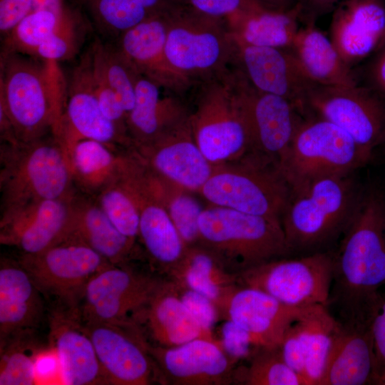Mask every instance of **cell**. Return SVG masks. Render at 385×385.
Here are the masks:
<instances>
[{"label": "cell", "instance_id": "30", "mask_svg": "<svg viewBox=\"0 0 385 385\" xmlns=\"http://www.w3.org/2000/svg\"><path fill=\"white\" fill-rule=\"evenodd\" d=\"M375 379L371 324H341L319 385L374 384Z\"/></svg>", "mask_w": 385, "mask_h": 385}, {"label": "cell", "instance_id": "13", "mask_svg": "<svg viewBox=\"0 0 385 385\" xmlns=\"http://www.w3.org/2000/svg\"><path fill=\"white\" fill-rule=\"evenodd\" d=\"M165 277L110 265L88 283L79 310L83 322H96L137 328L135 319Z\"/></svg>", "mask_w": 385, "mask_h": 385}, {"label": "cell", "instance_id": "36", "mask_svg": "<svg viewBox=\"0 0 385 385\" xmlns=\"http://www.w3.org/2000/svg\"><path fill=\"white\" fill-rule=\"evenodd\" d=\"M144 166L150 188L168 212L186 246L197 245L198 220L204 207L195 196V192Z\"/></svg>", "mask_w": 385, "mask_h": 385}, {"label": "cell", "instance_id": "15", "mask_svg": "<svg viewBox=\"0 0 385 385\" xmlns=\"http://www.w3.org/2000/svg\"><path fill=\"white\" fill-rule=\"evenodd\" d=\"M83 324L107 384H163L158 367L146 347V341L138 329L106 322Z\"/></svg>", "mask_w": 385, "mask_h": 385}, {"label": "cell", "instance_id": "12", "mask_svg": "<svg viewBox=\"0 0 385 385\" xmlns=\"http://www.w3.org/2000/svg\"><path fill=\"white\" fill-rule=\"evenodd\" d=\"M304 115L337 125L371 156L376 148L385 144V98L365 85L314 84L305 98Z\"/></svg>", "mask_w": 385, "mask_h": 385}, {"label": "cell", "instance_id": "54", "mask_svg": "<svg viewBox=\"0 0 385 385\" xmlns=\"http://www.w3.org/2000/svg\"><path fill=\"white\" fill-rule=\"evenodd\" d=\"M265 7L274 10L285 11L295 7L298 0H257Z\"/></svg>", "mask_w": 385, "mask_h": 385}, {"label": "cell", "instance_id": "35", "mask_svg": "<svg viewBox=\"0 0 385 385\" xmlns=\"http://www.w3.org/2000/svg\"><path fill=\"white\" fill-rule=\"evenodd\" d=\"M99 30L117 38L154 16L167 13L181 0H81Z\"/></svg>", "mask_w": 385, "mask_h": 385}, {"label": "cell", "instance_id": "34", "mask_svg": "<svg viewBox=\"0 0 385 385\" xmlns=\"http://www.w3.org/2000/svg\"><path fill=\"white\" fill-rule=\"evenodd\" d=\"M299 22L297 4L285 11L264 7L242 19L231 31L235 38L248 45L289 49Z\"/></svg>", "mask_w": 385, "mask_h": 385}, {"label": "cell", "instance_id": "52", "mask_svg": "<svg viewBox=\"0 0 385 385\" xmlns=\"http://www.w3.org/2000/svg\"><path fill=\"white\" fill-rule=\"evenodd\" d=\"M342 0H298L300 21L315 23L317 19L332 11Z\"/></svg>", "mask_w": 385, "mask_h": 385}, {"label": "cell", "instance_id": "53", "mask_svg": "<svg viewBox=\"0 0 385 385\" xmlns=\"http://www.w3.org/2000/svg\"><path fill=\"white\" fill-rule=\"evenodd\" d=\"M68 9L66 0H32V11H48L61 15Z\"/></svg>", "mask_w": 385, "mask_h": 385}, {"label": "cell", "instance_id": "43", "mask_svg": "<svg viewBox=\"0 0 385 385\" xmlns=\"http://www.w3.org/2000/svg\"><path fill=\"white\" fill-rule=\"evenodd\" d=\"M77 17L73 12L63 25L38 46L34 57L56 62L69 59L77 51Z\"/></svg>", "mask_w": 385, "mask_h": 385}, {"label": "cell", "instance_id": "14", "mask_svg": "<svg viewBox=\"0 0 385 385\" xmlns=\"http://www.w3.org/2000/svg\"><path fill=\"white\" fill-rule=\"evenodd\" d=\"M241 105L251 150L279 165L304 115L289 100L258 91L237 68Z\"/></svg>", "mask_w": 385, "mask_h": 385}, {"label": "cell", "instance_id": "44", "mask_svg": "<svg viewBox=\"0 0 385 385\" xmlns=\"http://www.w3.org/2000/svg\"><path fill=\"white\" fill-rule=\"evenodd\" d=\"M207 15L225 19L230 27L265 6L257 0H181Z\"/></svg>", "mask_w": 385, "mask_h": 385}, {"label": "cell", "instance_id": "1", "mask_svg": "<svg viewBox=\"0 0 385 385\" xmlns=\"http://www.w3.org/2000/svg\"><path fill=\"white\" fill-rule=\"evenodd\" d=\"M385 285V189L362 187L349 225L334 252L326 304L345 326L370 324Z\"/></svg>", "mask_w": 385, "mask_h": 385}, {"label": "cell", "instance_id": "2", "mask_svg": "<svg viewBox=\"0 0 385 385\" xmlns=\"http://www.w3.org/2000/svg\"><path fill=\"white\" fill-rule=\"evenodd\" d=\"M67 82L58 62L1 53L0 108L19 142L56 134L66 102Z\"/></svg>", "mask_w": 385, "mask_h": 385}, {"label": "cell", "instance_id": "40", "mask_svg": "<svg viewBox=\"0 0 385 385\" xmlns=\"http://www.w3.org/2000/svg\"><path fill=\"white\" fill-rule=\"evenodd\" d=\"M89 51L93 66L118 96L128 115L134 105L135 84L139 73L115 45L96 40Z\"/></svg>", "mask_w": 385, "mask_h": 385}, {"label": "cell", "instance_id": "28", "mask_svg": "<svg viewBox=\"0 0 385 385\" xmlns=\"http://www.w3.org/2000/svg\"><path fill=\"white\" fill-rule=\"evenodd\" d=\"M185 97L138 74L134 105L126 119L133 147L155 139L189 116Z\"/></svg>", "mask_w": 385, "mask_h": 385}, {"label": "cell", "instance_id": "9", "mask_svg": "<svg viewBox=\"0 0 385 385\" xmlns=\"http://www.w3.org/2000/svg\"><path fill=\"white\" fill-rule=\"evenodd\" d=\"M198 194L210 205L281 221L291 190L274 164L248 153L215 165Z\"/></svg>", "mask_w": 385, "mask_h": 385}, {"label": "cell", "instance_id": "42", "mask_svg": "<svg viewBox=\"0 0 385 385\" xmlns=\"http://www.w3.org/2000/svg\"><path fill=\"white\" fill-rule=\"evenodd\" d=\"M94 197L114 226L123 235L136 240L139 227L138 207L120 179L105 188Z\"/></svg>", "mask_w": 385, "mask_h": 385}, {"label": "cell", "instance_id": "37", "mask_svg": "<svg viewBox=\"0 0 385 385\" xmlns=\"http://www.w3.org/2000/svg\"><path fill=\"white\" fill-rule=\"evenodd\" d=\"M305 356L304 379L319 385L341 323L325 305L317 304L302 318Z\"/></svg>", "mask_w": 385, "mask_h": 385}, {"label": "cell", "instance_id": "50", "mask_svg": "<svg viewBox=\"0 0 385 385\" xmlns=\"http://www.w3.org/2000/svg\"><path fill=\"white\" fill-rule=\"evenodd\" d=\"M32 11V0H0V33L6 36Z\"/></svg>", "mask_w": 385, "mask_h": 385}, {"label": "cell", "instance_id": "3", "mask_svg": "<svg viewBox=\"0 0 385 385\" xmlns=\"http://www.w3.org/2000/svg\"><path fill=\"white\" fill-rule=\"evenodd\" d=\"M361 189L354 172L317 179L292 193L281 217L290 256L334 250L349 225Z\"/></svg>", "mask_w": 385, "mask_h": 385}, {"label": "cell", "instance_id": "27", "mask_svg": "<svg viewBox=\"0 0 385 385\" xmlns=\"http://www.w3.org/2000/svg\"><path fill=\"white\" fill-rule=\"evenodd\" d=\"M48 317L46 302L19 261L0 262V343L18 334L38 331Z\"/></svg>", "mask_w": 385, "mask_h": 385}, {"label": "cell", "instance_id": "16", "mask_svg": "<svg viewBox=\"0 0 385 385\" xmlns=\"http://www.w3.org/2000/svg\"><path fill=\"white\" fill-rule=\"evenodd\" d=\"M67 153L81 139L95 140L123 149L133 147L128 135L103 114L93 87L88 51L73 70L67 83L66 102L54 135Z\"/></svg>", "mask_w": 385, "mask_h": 385}, {"label": "cell", "instance_id": "41", "mask_svg": "<svg viewBox=\"0 0 385 385\" xmlns=\"http://www.w3.org/2000/svg\"><path fill=\"white\" fill-rule=\"evenodd\" d=\"M73 12L70 8L61 15L48 11H31L3 37L2 52L34 56L38 46L53 35Z\"/></svg>", "mask_w": 385, "mask_h": 385}, {"label": "cell", "instance_id": "48", "mask_svg": "<svg viewBox=\"0 0 385 385\" xmlns=\"http://www.w3.org/2000/svg\"><path fill=\"white\" fill-rule=\"evenodd\" d=\"M302 318L292 323L287 329L279 349L287 365L304 379L305 356Z\"/></svg>", "mask_w": 385, "mask_h": 385}, {"label": "cell", "instance_id": "46", "mask_svg": "<svg viewBox=\"0 0 385 385\" xmlns=\"http://www.w3.org/2000/svg\"><path fill=\"white\" fill-rule=\"evenodd\" d=\"M175 284L181 301L190 313L205 330L213 334L212 329L221 317L217 305L203 294Z\"/></svg>", "mask_w": 385, "mask_h": 385}, {"label": "cell", "instance_id": "29", "mask_svg": "<svg viewBox=\"0 0 385 385\" xmlns=\"http://www.w3.org/2000/svg\"><path fill=\"white\" fill-rule=\"evenodd\" d=\"M68 237L86 244L114 265H128L135 251V240L114 226L93 196L78 190L71 199Z\"/></svg>", "mask_w": 385, "mask_h": 385}, {"label": "cell", "instance_id": "39", "mask_svg": "<svg viewBox=\"0 0 385 385\" xmlns=\"http://www.w3.org/2000/svg\"><path fill=\"white\" fill-rule=\"evenodd\" d=\"M236 366L233 384L243 385H308L284 360L279 346H255L246 359Z\"/></svg>", "mask_w": 385, "mask_h": 385}, {"label": "cell", "instance_id": "19", "mask_svg": "<svg viewBox=\"0 0 385 385\" xmlns=\"http://www.w3.org/2000/svg\"><path fill=\"white\" fill-rule=\"evenodd\" d=\"M314 306H289L260 289L238 284L225 295L218 309L221 317L245 330L255 346L272 347L279 346L290 325Z\"/></svg>", "mask_w": 385, "mask_h": 385}, {"label": "cell", "instance_id": "51", "mask_svg": "<svg viewBox=\"0 0 385 385\" xmlns=\"http://www.w3.org/2000/svg\"><path fill=\"white\" fill-rule=\"evenodd\" d=\"M363 77L365 86L385 98V43L370 57Z\"/></svg>", "mask_w": 385, "mask_h": 385}, {"label": "cell", "instance_id": "5", "mask_svg": "<svg viewBox=\"0 0 385 385\" xmlns=\"http://www.w3.org/2000/svg\"><path fill=\"white\" fill-rule=\"evenodd\" d=\"M189 121L197 145L212 165L237 160L250 152L236 67L195 81Z\"/></svg>", "mask_w": 385, "mask_h": 385}, {"label": "cell", "instance_id": "6", "mask_svg": "<svg viewBox=\"0 0 385 385\" xmlns=\"http://www.w3.org/2000/svg\"><path fill=\"white\" fill-rule=\"evenodd\" d=\"M198 226L197 245L213 252L234 273L291 257L279 220L209 204Z\"/></svg>", "mask_w": 385, "mask_h": 385}, {"label": "cell", "instance_id": "8", "mask_svg": "<svg viewBox=\"0 0 385 385\" xmlns=\"http://www.w3.org/2000/svg\"><path fill=\"white\" fill-rule=\"evenodd\" d=\"M371 158L337 125L317 116L305 115L279 170L292 194L317 179L354 173Z\"/></svg>", "mask_w": 385, "mask_h": 385}, {"label": "cell", "instance_id": "38", "mask_svg": "<svg viewBox=\"0 0 385 385\" xmlns=\"http://www.w3.org/2000/svg\"><path fill=\"white\" fill-rule=\"evenodd\" d=\"M45 348L37 331L24 332L0 343V385L34 384L36 364Z\"/></svg>", "mask_w": 385, "mask_h": 385}, {"label": "cell", "instance_id": "33", "mask_svg": "<svg viewBox=\"0 0 385 385\" xmlns=\"http://www.w3.org/2000/svg\"><path fill=\"white\" fill-rule=\"evenodd\" d=\"M165 277L208 297L217 308L225 295L239 284L238 274L227 270L213 252L200 245L187 247Z\"/></svg>", "mask_w": 385, "mask_h": 385}, {"label": "cell", "instance_id": "21", "mask_svg": "<svg viewBox=\"0 0 385 385\" xmlns=\"http://www.w3.org/2000/svg\"><path fill=\"white\" fill-rule=\"evenodd\" d=\"M122 181L138 207V237L145 250L151 266L160 274L166 276L182 258L188 246L150 188L143 170L133 171Z\"/></svg>", "mask_w": 385, "mask_h": 385}, {"label": "cell", "instance_id": "24", "mask_svg": "<svg viewBox=\"0 0 385 385\" xmlns=\"http://www.w3.org/2000/svg\"><path fill=\"white\" fill-rule=\"evenodd\" d=\"M168 12L123 31L115 46L139 74L185 97L194 83L170 64L165 53Z\"/></svg>", "mask_w": 385, "mask_h": 385}, {"label": "cell", "instance_id": "18", "mask_svg": "<svg viewBox=\"0 0 385 385\" xmlns=\"http://www.w3.org/2000/svg\"><path fill=\"white\" fill-rule=\"evenodd\" d=\"M133 149L152 172L195 193L215 167L197 145L189 116L152 141Z\"/></svg>", "mask_w": 385, "mask_h": 385}, {"label": "cell", "instance_id": "4", "mask_svg": "<svg viewBox=\"0 0 385 385\" xmlns=\"http://www.w3.org/2000/svg\"><path fill=\"white\" fill-rule=\"evenodd\" d=\"M0 152L1 215L76 192L67 153L52 133L26 143H1Z\"/></svg>", "mask_w": 385, "mask_h": 385}, {"label": "cell", "instance_id": "25", "mask_svg": "<svg viewBox=\"0 0 385 385\" xmlns=\"http://www.w3.org/2000/svg\"><path fill=\"white\" fill-rule=\"evenodd\" d=\"M48 342L66 384H107L80 310L48 311Z\"/></svg>", "mask_w": 385, "mask_h": 385}, {"label": "cell", "instance_id": "45", "mask_svg": "<svg viewBox=\"0 0 385 385\" xmlns=\"http://www.w3.org/2000/svg\"><path fill=\"white\" fill-rule=\"evenodd\" d=\"M88 52L92 84L101 109L106 118L128 134L126 128L128 113L118 96L93 66L89 49Z\"/></svg>", "mask_w": 385, "mask_h": 385}, {"label": "cell", "instance_id": "7", "mask_svg": "<svg viewBox=\"0 0 385 385\" xmlns=\"http://www.w3.org/2000/svg\"><path fill=\"white\" fill-rule=\"evenodd\" d=\"M236 46L227 21L183 3L168 14L165 53L193 83L232 68Z\"/></svg>", "mask_w": 385, "mask_h": 385}, {"label": "cell", "instance_id": "11", "mask_svg": "<svg viewBox=\"0 0 385 385\" xmlns=\"http://www.w3.org/2000/svg\"><path fill=\"white\" fill-rule=\"evenodd\" d=\"M333 251L285 257L238 273V284L260 289L296 307L326 305L332 282Z\"/></svg>", "mask_w": 385, "mask_h": 385}, {"label": "cell", "instance_id": "17", "mask_svg": "<svg viewBox=\"0 0 385 385\" xmlns=\"http://www.w3.org/2000/svg\"><path fill=\"white\" fill-rule=\"evenodd\" d=\"M146 347L158 367L163 384H233V371L237 362L225 354L219 341L197 338L171 347L146 342Z\"/></svg>", "mask_w": 385, "mask_h": 385}, {"label": "cell", "instance_id": "49", "mask_svg": "<svg viewBox=\"0 0 385 385\" xmlns=\"http://www.w3.org/2000/svg\"><path fill=\"white\" fill-rule=\"evenodd\" d=\"M371 331L375 355L374 384L385 374V293L381 298L378 309L373 317Z\"/></svg>", "mask_w": 385, "mask_h": 385}, {"label": "cell", "instance_id": "22", "mask_svg": "<svg viewBox=\"0 0 385 385\" xmlns=\"http://www.w3.org/2000/svg\"><path fill=\"white\" fill-rule=\"evenodd\" d=\"M72 196L32 202L1 215V244L15 247L21 254H35L64 240Z\"/></svg>", "mask_w": 385, "mask_h": 385}, {"label": "cell", "instance_id": "23", "mask_svg": "<svg viewBox=\"0 0 385 385\" xmlns=\"http://www.w3.org/2000/svg\"><path fill=\"white\" fill-rule=\"evenodd\" d=\"M329 31L344 62L354 69L385 43V0H342Z\"/></svg>", "mask_w": 385, "mask_h": 385}, {"label": "cell", "instance_id": "26", "mask_svg": "<svg viewBox=\"0 0 385 385\" xmlns=\"http://www.w3.org/2000/svg\"><path fill=\"white\" fill-rule=\"evenodd\" d=\"M135 324L146 342L155 346L171 347L197 338L219 341L192 317L175 284L167 277L138 314Z\"/></svg>", "mask_w": 385, "mask_h": 385}, {"label": "cell", "instance_id": "31", "mask_svg": "<svg viewBox=\"0 0 385 385\" xmlns=\"http://www.w3.org/2000/svg\"><path fill=\"white\" fill-rule=\"evenodd\" d=\"M289 50L314 84L354 86L360 83L355 69L344 62L329 37L315 23L300 26Z\"/></svg>", "mask_w": 385, "mask_h": 385}, {"label": "cell", "instance_id": "20", "mask_svg": "<svg viewBox=\"0 0 385 385\" xmlns=\"http://www.w3.org/2000/svg\"><path fill=\"white\" fill-rule=\"evenodd\" d=\"M234 39L235 66L247 81L258 91L289 100L304 115L305 98L314 83L290 51L248 45Z\"/></svg>", "mask_w": 385, "mask_h": 385}, {"label": "cell", "instance_id": "55", "mask_svg": "<svg viewBox=\"0 0 385 385\" xmlns=\"http://www.w3.org/2000/svg\"><path fill=\"white\" fill-rule=\"evenodd\" d=\"M376 385H385V374L377 380Z\"/></svg>", "mask_w": 385, "mask_h": 385}, {"label": "cell", "instance_id": "10", "mask_svg": "<svg viewBox=\"0 0 385 385\" xmlns=\"http://www.w3.org/2000/svg\"><path fill=\"white\" fill-rule=\"evenodd\" d=\"M17 260L42 294L48 310L77 311L86 287L99 271L111 265L86 244L66 238Z\"/></svg>", "mask_w": 385, "mask_h": 385}, {"label": "cell", "instance_id": "32", "mask_svg": "<svg viewBox=\"0 0 385 385\" xmlns=\"http://www.w3.org/2000/svg\"><path fill=\"white\" fill-rule=\"evenodd\" d=\"M91 139H81L68 152L76 190L96 196L121 178L130 149L120 150Z\"/></svg>", "mask_w": 385, "mask_h": 385}, {"label": "cell", "instance_id": "47", "mask_svg": "<svg viewBox=\"0 0 385 385\" xmlns=\"http://www.w3.org/2000/svg\"><path fill=\"white\" fill-rule=\"evenodd\" d=\"M220 339L221 347L225 354L238 363L247 359L255 346L249 334L230 319H225L220 327Z\"/></svg>", "mask_w": 385, "mask_h": 385}]
</instances>
